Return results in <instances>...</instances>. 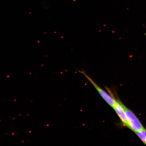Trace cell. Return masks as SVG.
Wrapping results in <instances>:
<instances>
[{
    "label": "cell",
    "mask_w": 146,
    "mask_h": 146,
    "mask_svg": "<svg viewBox=\"0 0 146 146\" xmlns=\"http://www.w3.org/2000/svg\"><path fill=\"white\" fill-rule=\"evenodd\" d=\"M123 107L128 122L129 129L136 133L143 129L142 124L134 113L123 105Z\"/></svg>",
    "instance_id": "7a4b0ae2"
},
{
    "label": "cell",
    "mask_w": 146,
    "mask_h": 146,
    "mask_svg": "<svg viewBox=\"0 0 146 146\" xmlns=\"http://www.w3.org/2000/svg\"><path fill=\"white\" fill-rule=\"evenodd\" d=\"M113 108L114 110L124 125L129 128L123 104L119 100H117L116 105Z\"/></svg>",
    "instance_id": "3957f363"
},
{
    "label": "cell",
    "mask_w": 146,
    "mask_h": 146,
    "mask_svg": "<svg viewBox=\"0 0 146 146\" xmlns=\"http://www.w3.org/2000/svg\"><path fill=\"white\" fill-rule=\"evenodd\" d=\"M139 137L146 145V130L143 128L136 133Z\"/></svg>",
    "instance_id": "277c9868"
},
{
    "label": "cell",
    "mask_w": 146,
    "mask_h": 146,
    "mask_svg": "<svg viewBox=\"0 0 146 146\" xmlns=\"http://www.w3.org/2000/svg\"><path fill=\"white\" fill-rule=\"evenodd\" d=\"M80 73L83 74L84 76H85L88 80L90 82L95 88L98 91V92L100 96L102 97L104 100L112 108L115 105L117 102V100L113 98V96H111L106 92L105 90L102 89L101 88L98 86L97 84L95 82L94 80L91 78L90 76L88 75L85 71L84 70H78Z\"/></svg>",
    "instance_id": "6da1fadb"
}]
</instances>
